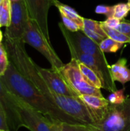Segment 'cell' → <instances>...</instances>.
<instances>
[{
    "label": "cell",
    "mask_w": 130,
    "mask_h": 131,
    "mask_svg": "<svg viewBox=\"0 0 130 131\" xmlns=\"http://www.w3.org/2000/svg\"><path fill=\"white\" fill-rule=\"evenodd\" d=\"M0 78L7 88L18 100L33 107L47 118L71 124H81L48 100L10 61L6 72Z\"/></svg>",
    "instance_id": "1"
},
{
    "label": "cell",
    "mask_w": 130,
    "mask_h": 131,
    "mask_svg": "<svg viewBox=\"0 0 130 131\" xmlns=\"http://www.w3.org/2000/svg\"><path fill=\"white\" fill-rule=\"evenodd\" d=\"M25 42L22 39H11L5 37L4 45L7 51L9 61L18 70L31 81L42 94L53 104L61 109L65 104L66 96L60 95L51 90L38 70V64L28 54Z\"/></svg>",
    "instance_id": "2"
},
{
    "label": "cell",
    "mask_w": 130,
    "mask_h": 131,
    "mask_svg": "<svg viewBox=\"0 0 130 131\" xmlns=\"http://www.w3.org/2000/svg\"><path fill=\"white\" fill-rule=\"evenodd\" d=\"M93 131H130V98L121 104H110L102 119L93 126Z\"/></svg>",
    "instance_id": "3"
},
{
    "label": "cell",
    "mask_w": 130,
    "mask_h": 131,
    "mask_svg": "<svg viewBox=\"0 0 130 131\" xmlns=\"http://www.w3.org/2000/svg\"><path fill=\"white\" fill-rule=\"evenodd\" d=\"M22 40L39 51L51 64L52 69L60 71L64 65L52 48L51 44L42 34L38 25L31 18L27 24Z\"/></svg>",
    "instance_id": "4"
},
{
    "label": "cell",
    "mask_w": 130,
    "mask_h": 131,
    "mask_svg": "<svg viewBox=\"0 0 130 131\" xmlns=\"http://www.w3.org/2000/svg\"><path fill=\"white\" fill-rule=\"evenodd\" d=\"M60 71L66 79L70 87L78 94V96L90 94L103 97L100 89L92 86L87 82L81 73L78 62L76 60L71 59L68 64L63 66Z\"/></svg>",
    "instance_id": "5"
},
{
    "label": "cell",
    "mask_w": 130,
    "mask_h": 131,
    "mask_svg": "<svg viewBox=\"0 0 130 131\" xmlns=\"http://www.w3.org/2000/svg\"><path fill=\"white\" fill-rule=\"evenodd\" d=\"M10 25L6 28L4 37L11 39H22L27 24L30 19L25 0L11 2Z\"/></svg>",
    "instance_id": "6"
},
{
    "label": "cell",
    "mask_w": 130,
    "mask_h": 131,
    "mask_svg": "<svg viewBox=\"0 0 130 131\" xmlns=\"http://www.w3.org/2000/svg\"><path fill=\"white\" fill-rule=\"evenodd\" d=\"M67 45L71 55V59H74L78 62L83 63L93 70L100 77L103 89H106L110 92H113L117 90L111 74L106 71L102 65L93 56L80 51L78 48L68 42H67Z\"/></svg>",
    "instance_id": "7"
},
{
    "label": "cell",
    "mask_w": 130,
    "mask_h": 131,
    "mask_svg": "<svg viewBox=\"0 0 130 131\" xmlns=\"http://www.w3.org/2000/svg\"><path fill=\"white\" fill-rule=\"evenodd\" d=\"M0 106L4 111L10 131H18L22 124L19 114L18 99L7 88L0 78Z\"/></svg>",
    "instance_id": "8"
},
{
    "label": "cell",
    "mask_w": 130,
    "mask_h": 131,
    "mask_svg": "<svg viewBox=\"0 0 130 131\" xmlns=\"http://www.w3.org/2000/svg\"><path fill=\"white\" fill-rule=\"evenodd\" d=\"M56 0H25L30 18L36 22L46 39L51 43L48 16L51 5H54Z\"/></svg>",
    "instance_id": "9"
},
{
    "label": "cell",
    "mask_w": 130,
    "mask_h": 131,
    "mask_svg": "<svg viewBox=\"0 0 130 131\" xmlns=\"http://www.w3.org/2000/svg\"><path fill=\"white\" fill-rule=\"evenodd\" d=\"M18 104L22 127L31 131H51L48 118L18 99Z\"/></svg>",
    "instance_id": "10"
},
{
    "label": "cell",
    "mask_w": 130,
    "mask_h": 131,
    "mask_svg": "<svg viewBox=\"0 0 130 131\" xmlns=\"http://www.w3.org/2000/svg\"><path fill=\"white\" fill-rule=\"evenodd\" d=\"M37 68L41 76L52 91L60 95L79 97L78 94L70 87L60 71H56L52 68H43L38 65Z\"/></svg>",
    "instance_id": "11"
},
{
    "label": "cell",
    "mask_w": 130,
    "mask_h": 131,
    "mask_svg": "<svg viewBox=\"0 0 130 131\" xmlns=\"http://www.w3.org/2000/svg\"><path fill=\"white\" fill-rule=\"evenodd\" d=\"M79 97L89 110L92 116V118L94 121V124L102 119L109 105L110 104L109 101L106 99L104 97L83 94L80 95Z\"/></svg>",
    "instance_id": "12"
},
{
    "label": "cell",
    "mask_w": 130,
    "mask_h": 131,
    "mask_svg": "<svg viewBox=\"0 0 130 131\" xmlns=\"http://www.w3.org/2000/svg\"><path fill=\"white\" fill-rule=\"evenodd\" d=\"M110 73L114 81H118L123 84L130 81V69L127 67V60L124 58L110 65Z\"/></svg>",
    "instance_id": "13"
},
{
    "label": "cell",
    "mask_w": 130,
    "mask_h": 131,
    "mask_svg": "<svg viewBox=\"0 0 130 131\" xmlns=\"http://www.w3.org/2000/svg\"><path fill=\"white\" fill-rule=\"evenodd\" d=\"M54 5L58 8L60 14L64 15V16H66L69 19L76 22L79 25V27L80 28V30L83 29V28H84V18L82 16H80L74 8L58 2L57 0H56Z\"/></svg>",
    "instance_id": "14"
},
{
    "label": "cell",
    "mask_w": 130,
    "mask_h": 131,
    "mask_svg": "<svg viewBox=\"0 0 130 131\" xmlns=\"http://www.w3.org/2000/svg\"><path fill=\"white\" fill-rule=\"evenodd\" d=\"M78 64H79V68H80L81 73L83 74L84 77L85 78V79L87 81V82L90 84H91L92 86H93L98 89L103 88L102 81H101L100 77L98 76V74L93 70H92L90 68L87 67V65H85L83 63L78 62Z\"/></svg>",
    "instance_id": "15"
},
{
    "label": "cell",
    "mask_w": 130,
    "mask_h": 131,
    "mask_svg": "<svg viewBox=\"0 0 130 131\" xmlns=\"http://www.w3.org/2000/svg\"><path fill=\"white\" fill-rule=\"evenodd\" d=\"M11 0H3L0 5V27L7 28L11 22Z\"/></svg>",
    "instance_id": "16"
},
{
    "label": "cell",
    "mask_w": 130,
    "mask_h": 131,
    "mask_svg": "<svg viewBox=\"0 0 130 131\" xmlns=\"http://www.w3.org/2000/svg\"><path fill=\"white\" fill-rule=\"evenodd\" d=\"M101 25H102V28H103V30L104 31V32L106 33L107 36L118 41V42H121V43H129L130 44V38L128 37L127 35L121 33L120 31H117L116 29H114V28H109L104 25L102 24L101 22Z\"/></svg>",
    "instance_id": "17"
},
{
    "label": "cell",
    "mask_w": 130,
    "mask_h": 131,
    "mask_svg": "<svg viewBox=\"0 0 130 131\" xmlns=\"http://www.w3.org/2000/svg\"><path fill=\"white\" fill-rule=\"evenodd\" d=\"M99 45H100V49L104 53L105 52H116L122 48V46L123 45V43L118 42L107 37Z\"/></svg>",
    "instance_id": "18"
},
{
    "label": "cell",
    "mask_w": 130,
    "mask_h": 131,
    "mask_svg": "<svg viewBox=\"0 0 130 131\" xmlns=\"http://www.w3.org/2000/svg\"><path fill=\"white\" fill-rule=\"evenodd\" d=\"M84 28H85L88 30L93 31L94 32H97V33L107 38L106 33L103 30L101 21H97L92 20L90 18H84Z\"/></svg>",
    "instance_id": "19"
},
{
    "label": "cell",
    "mask_w": 130,
    "mask_h": 131,
    "mask_svg": "<svg viewBox=\"0 0 130 131\" xmlns=\"http://www.w3.org/2000/svg\"><path fill=\"white\" fill-rule=\"evenodd\" d=\"M130 12V7L127 3H119L113 5V17L120 20L125 19Z\"/></svg>",
    "instance_id": "20"
},
{
    "label": "cell",
    "mask_w": 130,
    "mask_h": 131,
    "mask_svg": "<svg viewBox=\"0 0 130 131\" xmlns=\"http://www.w3.org/2000/svg\"><path fill=\"white\" fill-rule=\"evenodd\" d=\"M9 64V58L4 45V43L0 45V77L3 76L6 72Z\"/></svg>",
    "instance_id": "21"
},
{
    "label": "cell",
    "mask_w": 130,
    "mask_h": 131,
    "mask_svg": "<svg viewBox=\"0 0 130 131\" xmlns=\"http://www.w3.org/2000/svg\"><path fill=\"white\" fill-rule=\"evenodd\" d=\"M126 98L127 97L125 96V88H123L111 92L107 100L111 104H121L126 101Z\"/></svg>",
    "instance_id": "22"
},
{
    "label": "cell",
    "mask_w": 130,
    "mask_h": 131,
    "mask_svg": "<svg viewBox=\"0 0 130 131\" xmlns=\"http://www.w3.org/2000/svg\"><path fill=\"white\" fill-rule=\"evenodd\" d=\"M61 126L63 131H93L88 126L84 124H71L61 122Z\"/></svg>",
    "instance_id": "23"
},
{
    "label": "cell",
    "mask_w": 130,
    "mask_h": 131,
    "mask_svg": "<svg viewBox=\"0 0 130 131\" xmlns=\"http://www.w3.org/2000/svg\"><path fill=\"white\" fill-rule=\"evenodd\" d=\"M61 21H62L63 25H64V27L67 30H69L70 31H73V32L80 30V28L79 27V25L76 22H74L72 20L69 19L68 18H67L66 16H64L62 14H61Z\"/></svg>",
    "instance_id": "24"
},
{
    "label": "cell",
    "mask_w": 130,
    "mask_h": 131,
    "mask_svg": "<svg viewBox=\"0 0 130 131\" xmlns=\"http://www.w3.org/2000/svg\"><path fill=\"white\" fill-rule=\"evenodd\" d=\"M82 31H84V33L87 37H89L90 39H92L93 41H95V42H96L97 44H98V45H100L105 38H107L106 37H104V36H103V35H101L97 33V32H94V31H93L88 30V29H87V28H83Z\"/></svg>",
    "instance_id": "25"
},
{
    "label": "cell",
    "mask_w": 130,
    "mask_h": 131,
    "mask_svg": "<svg viewBox=\"0 0 130 131\" xmlns=\"http://www.w3.org/2000/svg\"><path fill=\"white\" fill-rule=\"evenodd\" d=\"M95 12L97 14L105 15L107 18L113 17V6L99 5L96 7Z\"/></svg>",
    "instance_id": "26"
},
{
    "label": "cell",
    "mask_w": 130,
    "mask_h": 131,
    "mask_svg": "<svg viewBox=\"0 0 130 131\" xmlns=\"http://www.w3.org/2000/svg\"><path fill=\"white\" fill-rule=\"evenodd\" d=\"M116 29L130 38V21H127L125 19L121 20L120 25Z\"/></svg>",
    "instance_id": "27"
},
{
    "label": "cell",
    "mask_w": 130,
    "mask_h": 131,
    "mask_svg": "<svg viewBox=\"0 0 130 131\" xmlns=\"http://www.w3.org/2000/svg\"><path fill=\"white\" fill-rule=\"evenodd\" d=\"M121 20L116 18H114V17H110V18H107V19L104 21H101L103 25L109 27V28H114L116 29L118 25H120Z\"/></svg>",
    "instance_id": "28"
},
{
    "label": "cell",
    "mask_w": 130,
    "mask_h": 131,
    "mask_svg": "<svg viewBox=\"0 0 130 131\" xmlns=\"http://www.w3.org/2000/svg\"><path fill=\"white\" fill-rule=\"evenodd\" d=\"M0 129L5 131H10L5 114L2 110V108L1 107V106H0Z\"/></svg>",
    "instance_id": "29"
},
{
    "label": "cell",
    "mask_w": 130,
    "mask_h": 131,
    "mask_svg": "<svg viewBox=\"0 0 130 131\" xmlns=\"http://www.w3.org/2000/svg\"><path fill=\"white\" fill-rule=\"evenodd\" d=\"M48 123L51 131H63L61 126V121L48 119Z\"/></svg>",
    "instance_id": "30"
},
{
    "label": "cell",
    "mask_w": 130,
    "mask_h": 131,
    "mask_svg": "<svg viewBox=\"0 0 130 131\" xmlns=\"http://www.w3.org/2000/svg\"><path fill=\"white\" fill-rule=\"evenodd\" d=\"M2 40H3V35H2V31L0 29V45L2 43Z\"/></svg>",
    "instance_id": "31"
},
{
    "label": "cell",
    "mask_w": 130,
    "mask_h": 131,
    "mask_svg": "<svg viewBox=\"0 0 130 131\" xmlns=\"http://www.w3.org/2000/svg\"><path fill=\"white\" fill-rule=\"evenodd\" d=\"M127 4H128V5L130 7V0H128V2H127Z\"/></svg>",
    "instance_id": "32"
},
{
    "label": "cell",
    "mask_w": 130,
    "mask_h": 131,
    "mask_svg": "<svg viewBox=\"0 0 130 131\" xmlns=\"http://www.w3.org/2000/svg\"><path fill=\"white\" fill-rule=\"evenodd\" d=\"M2 1H3V0H0V5H1V3L2 2Z\"/></svg>",
    "instance_id": "33"
},
{
    "label": "cell",
    "mask_w": 130,
    "mask_h": 131,
    "mask_svg": "<svg viewBox=\"0 0 130 131\" xmlns=\"http://www.w3.org/2000/svg\"><path fill=\"white\" fill-rule=\"evenodd\" d=\"M11 2H13V1H18V0H11Z\"/></svg>",
    "instance_id": "34"
},
{
    "label": "cell",
    "mask_w": 130,
    "mask_h": 131,
    "mask_svg": "<svg viewBox=\"0 0 130 131\" xmlns=\"http://www.w3.org/2000/svg\"><path fill=\"white\" fill-rule=\"evenodd\" d=\"M0 131H5V130H1V129H0Z\"/></svg>",
    "instance_id": "35"
}]
</instances>
